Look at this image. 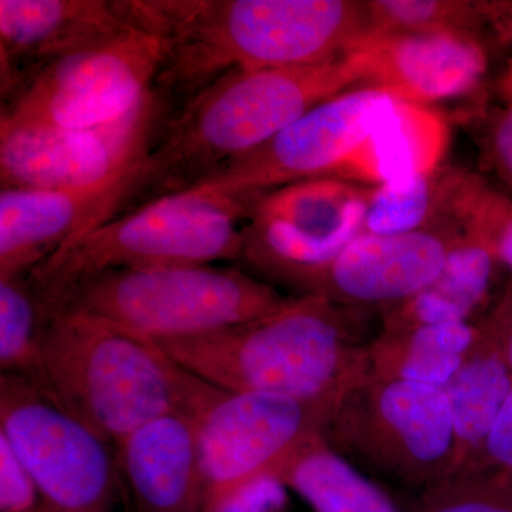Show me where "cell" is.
Masks as SVG:
<instances>
[{"mask_svg": "<svg viewBox=\"0 0 512 512\" xmlns=\"http://www.w3.org/2000/svg\"><path fill=\"white\" fill-rule=\"evenodd\" d=\"M480 325L503 353L512 372V276Z\"/></svg>", "mask_w": 512, "mask_h": 512, "instance_id": "31", "label": "cell"}, {"mask_svg": "<svg viewBox=\"0 0 512 512\" xmlns=\"http://www.w3.org/2000/svg\"><path fill=\"white\" fill-rule=\"evenodd\" d=\"M369 36L460 30L481 35L487 23H503L507 3L461 0H373L367 2ZM367 36V37H369Z\"/></svg>", "mask_w": 512, "mask_h": 512, "instance_id": "24", "label": "cell"}, {"mask_svg": "<svg viewBox=\"0 0 512 512\" xmlns=\"http://www.w3.org/2000/svg\"><path fill=\"white\" fill-rule=\"evenodd\" d=\"M136 512H204L194 421L174 412L148 421L116 448Z\"/></svg>", "mask_w": 512, "mask_h": 512, "instance_id": "18", "label": "cell"}, {"mask_svg": "<svg viewBox=\"0 0 512 512\" xmlns=\"http://www.w3.org/2000/svg\"><path fill=\"white\" fill-rule=\"evenodd\" d=\"M133 28L124 0H0L2 99L47 64Z\"/></svg>", "mask_w": 512, "mask_h": 512, "instance_id": "17", "label": "cell"}, {"mask_svg": "<svg viewBox=\"0 0 512 512\" xmlns=\"http://www.w3.org/2000/svg\"><path fill=\"white\" fill-rule=\"evenodd\" d=\"M480 335V323L474 322L382 329L367 345L369 376L444 389Z\"/></svg>", "mask_w": 512, "mask_h": 512, "instance_id": "21", "label": "cell"}, {"mask_svg": "<svg viewBox=\"0 0 512 512\" xmlns=\"http://www.w3.org/2000/svg\"><path fill=\"white\" fill-rule=\"evenodd\" d=\"M163 37L141 29L60 57L2 99L0 127H93L124 116L153 92L167 57Z\"/></svg>", "mask_w": 512, "mask_h": 512, "instance_id": "9", "label": "cell"}, {"mask_svg": "<svg viewBox=\"0 0 512 512\" xmlns=\"http://www.w3.org/2000/svg\"><path fill=\"white\" fill-rule=\"evenodd\" d=\"M188 416L197 434L204 512H210L276 478L303 444L325 433L333 414L289 397L229 392L205 382Z\"/></svg>", "mask_w": 512, "mask_h": 512, "instance_id": "8", "label": "cell"}, {"mask_svg": "<svg viewBox=\"0 0 512 512\" xmlns=\"http://www.w3.org/2000/svg\"><path fill=\"white\" fill-rule=\"evenodd\" d=\"M42 505L28 468L0 434V512H36Z\"/></svg>", "mask_w": 512, "mask_h": 512, "instance_id": "28", "label": "cell"}, {"mask_svg": "<svg viewBox=\"0 0 512 512\" xmlns=\"http://www.w3.org/2000/svg\"><path fill=\"white\" fill-rule=\"evenodd\" d=\"M349 311L308 293L249 322L147 342L212 386L289 397L335 414L349 390L369 376L367 346Z\"/></svg>", "mask_w": 512, "mask_h": 512, "instance_id": "3", "label": "cell"}, {"mask_svg": "<svg viewBox=\"0 0 512 512\" xmlns=\"http://www.w3.org/2000/svg\"><path fill=\"white\" fill-rule=\"evenodd\" d=\"M498 259L480 239L460 231L443 271L409 301L383 312V329L474 322L490 299Z\"/></svg>", "mask_w": 512, "mask_h": 512, "instance_id": "19", "label": "cell"}, {"mask_svg": "<svg viewBox=\"0 0 512 512\" xmlns=\"http://www.w3.org/2000/svg\"><path fill=\"white\" fill-rule=\"evenodd\" d=\"M137 29L163 37L154 90L171 119L232 72L320 66L343 59L370 33L357 0H126Z\"/></svg>", "mask_w": 512, "mask_h": 512, "instance_id": "1", "label": "cell"}, {"mask_svg": "<svg viewBox=\"0 0 512 512\" xmlns=\"http://www.w3.org/2000/svg\"><path fill=\"white\" fill-rule=\"evenodd\" d=\"M256 195L200 187L165 195L73 239L29 272L30 285L52 311L101 272L241 259Z\"/></svg>", "mask_w": 512, "mask_h": 512, "instance_id": "5", "label": "cell"}, {"mask_svg": "<svg viewBox=\"0 0 512 512\" xmlns=\"http://www.w3.org/2000/svg\"><path fill=\"white\" fill-rule=\"evenodd\" d=\"M460 231L446 225L406 234L363 232L320 272L308 293L353 311H389L436 281Z\"/></svg>", "mask_w": 512, "mask_h": 512, "instance_id": "15", "label": "cell"}, {"mask_svg": "<svg viewBox=\"0 0 512 512\" xmlns=\"http://www.w3.org/2000/svg\"><path fill=\"white\" fill-rule=\"evenodd\" d=\"M42 360L40 393L116 448L148 421L190 413L204 384L147 340L70 309L49 312Z\"/></svg>", "mask_w": 512, "mask_h": 512, "instance_id": "4", "label": "cell"}, {"mask_svg": "<svg viewBox=\"0 0 512 512\" xmlns=\"http://www.w3.org/2000/svg\"><path fill=\"white\" fill-rule=\"evenodd\" d=\"M446 214L451 224L484 242L512 274L511 197L477 175L448 170Z\"/></svg>", "mask_w": 512, "mask_h": 512, "instance_id": "26", "label": "cell"}, {"mask_svg": "<svg viewBox=\"0 0 512 512\" xmlns=\"http://www.w3.org/2000/svg\"><path fill=\"white\" fill-rule=\"evenodd\" d=\"M0 434L52 512H113L119 464L109 444L19 377L0 376Z\"/></svg>", "mask_w": 512, "mask_h": 512, "instance_id": "10", "label": "cell"}, {"mask_svg": "<svg viewBox=\"0 0 512 512\" xmlns=\"http://www.w3.org/2000/svg\"><path fill=\"white\" fill-rule=\"evenodd\" d=\"M138 165L106 183L79 190L2 188L0 278L28 275L73 239L113 220Z\"/></svg>", "mask_w": 512, "mask_h": 512, "instance_id": "16", "label": "cell"}, {"mask_svg": "<svg viewBox=\"0 0 512 512\" xmlns=\"http://www.w3.org/2000/svg\"><path fill=\"white\" fill-rule=\"evenodd\" d=\"M171 119L156 90L119 119L93 127H0V187L79 190L136 168Z\"/></svg>", "mask_w": 512, "mask_h": 512, "instance_id": "12", "label": "cell"}, {"mask_svg": "<svg viewBox=\"0 0 512 512\" xmlns=\"http://www.w3.org/2000/svg\"><path fill=\"white\" fill-rule=\"evenodd\" d=\"M511 390L510 366L481 328L476 345L444 386L456 434V477L476 466Z\"/></svg>", "mask_w": 512, "mask_h": 512, "instance_id": "20", "label": "cell"}, {"mask_svg": "<svg viewBox=\"0 0 512 512\" xmlns=\"http://www.w3.org/2000/svg\"><path fill=\"white\" fill-rule=\"evenodd\" d=\"M370 191V185L343 178H315L256 195L241 259L306 295L320 272L363 234Z\"/></svg>", "mask_w": 512, "mask_h": 512, "instance_id": "11", "label": "cell"}, {"mask_svg": "<svg viewBox=\"0 0 512 512\" xmlns=\"http://www.w3.org/2000/svg\"><path fill=\"white\" fill-rule=\"evenodd\" d=\"M276 478L313 512H400L389 495L330 446L325 433L303 444Z\"/></svg>", "mask_w": 512, "mask_h": 512, "instance_id": "22", "label": "cell"}, {"mask_svg": "<svg viewBox=\"0 0 512 512\" xmlns=\"http://www.w3.org/2000/svg\"><path fill=\"white\" fill-rule=\"evenodd\" d=\"M286 490L288 488L278 478H265L210 512H282L286 504Z\"/></svg>", "mask_w": 512, "mask_h": 512, "instance_id": "30", "label": "cell"}, {"mask_svg": "<svg viewBox=\"0 0 512 512\" xmlns=\"http://www.w3.org/2000/svg\"><path fill=\"white\" fill-rule=\"evenodd\" d=\"M36 512H52V511L46 510V508L43 507V505H42V507H40L39 510H37Z\"/></svg>", "mask_w": 512, "mask_h": 512, "instance_id": "33", "label": "cell"}, {"mask_svg": "<svg viewBox=\"0 0 512 512\" xmlns=\"http://www.w3.org/2000/svg\"><path fill=\"white\" fill-rule=\"evenodd\" d=\"M49 311L28 275L0 278V370L43 389V339Z\"/></svg>", "mask_w": 512, "mask_h": 512, "instance_id": "23", "label": "cell"}, {"mask_svg": "<svg viewBox=\"0 0 512 512\" xmlns=\"http://www.w3.org/2000/svg\"><path fill=\"white\" fill-rule=\"evenodd\" d=\"M356 86L348 56L320 66L225 74L168 121L138 165L114 218L197 187L313 107Z\"/></svg>", "mask_w": 512, "mask_h": 512, "instance_id": "2", "label": "cell"}, {"mask_svg": "<svg viewBox=\"0 0 512 512\" xmlns=\"http://www.w3.org/2000/svg\"><path fill=\"white\" fill-rule=\"evenodd\" d=\"M394 103L396 99L375 89L338 94L197 187L255 195L315 178L346 180Z\"/></svg>", "mask_w": 512, "mask_h": 512, "instance_id": "13", "label": "cell"}, {"mask_svg": "<svg viewBox=\"0 0 512 512\" xmlns=\"http://www.w3.org/2000/svg\"><path fill=\"white\" fill-rule=\"evenodd\" d=\"M446 168L375 185L370 191L363 232L393 235L444 227Z\"/></svg>", "mask_w": 512, "mask_h": 512, "instance_id": "25", "label": "cell"}, {"mask_svg": "<svg viewBox=\"0 0 512 512\" xmlns=\"http://www.w3.org/2000/svg\"><path fill=\"white\" fill-rule=\"evenodd\" d=\"M419 512H512V478L461 474L426 491Z\"/></svg>", "mask_w": 512, "mask_h": 512, "instance_id": "27", "label": "cell"}, {"mask_svg": "<svg viewBox=\"0 0 512 512\" xmlns=\"http://www.w3.org/2000/svg\"><path fill=\"white\" fill-rule=\"evenodd\" d=\"M346 56L356 89L420 107L471 92L488 64L481 35L460 30L369 36Z\"/></svg>", "mask_w": 512, "mask_h": 512, "instance_id": "14", "label": "cell"}, {"mask_svg": "<svg viewBox=\"0 0 512 512\" xmlns=\"http://www.w3.org/2000/svg\"><path fill=\"white\" fill-rule=\"evenodd\" d=\"M289 299L238 269L171 265L101 272L77 285L50 312L86 313L134 338L156 340L262 318Z\"/></svg>", "mask_w": 512, "mask_h": 512, "instance_id": "6", "label": "cell"}, {"mask_svg": "<svg viewBox=\"0 0 512 512\" xmlns=\"http://www.w3.org/2000/svg\"><path fill=\"white\" fill-rule=\"evenodd\" d=\"M510 33H511V36H512V18H511V28H510Z\"/></svg>", "mask_w": 512, "mask_h": 512, "instance_id": "34", "label": "cell"}, {"mask_svg": "<svg viewBox=\"0 0 512 512\" xmlns=\"http://www.w3.org/2000/svg\"><path fill=\"white\" fill-rule=\"evenodd\" d=\"M508 104L491 130L490 151L495 170L512 188V70L508 77Z\"/></svg>", "mask_w": 512, "mask_h": 512, "instance_id": "32", "label": "cell"}, {"mask_svg": "<svg viewBox=\"0 0 512 512\" xmlns=\"http://www.w3.org/2000/svg\"><path fill=\"white\" fill-rule=\"evenodd\" d=\"M330 446L424 493L456 477V434L443 387L367 376L325 430Z\"/></svg>", "mask_w": 512, "mask_h": 512, "instance_id": "7", "label": "cell"}, {"mask_svg": "<svg viewBox=\"0 0 512 512\" xmlns=\"http://www.w3.org/2000/svg\"><path fill=\"white\" fill-rule=\"evenodd\" d=\"M473 471L512 478V390L485 440L476 466L467 473Z\"/></svg>", "mask_w": 512, "mask_h": 512, "instance_id": "29", "label": "cell"}]
</instances>
